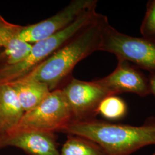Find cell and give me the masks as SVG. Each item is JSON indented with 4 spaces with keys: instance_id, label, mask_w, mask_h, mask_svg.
<instances>
[{
    "instance_id": "cell-9",
    "label": "cell",
    "mask_w": 155,
    "mask_h": 155,
    "mask_svg": "<svg viewBox=\"0 0 155 155\" xmlns=\"http://www.w3.org/2000/svg\"><path fill=\"white\" fill-rule=\"evenodd\" d=\"M13 147L28 155H60L55 133L13 130L0 136V148Z\"/></svg>"
},
{
    "instance_id": "cell-14",
    "label": "cell",
    "mask_w": 155,
    "mask_h": 155,
    "mask_svg": "<svg viewBox=\"0 0 155 155\" xmlns=\"http://www.w3.org/2000/svg\"><path fill=\"white\" fill-rule=\"evenodd\" d=\"M126 102L118 95L106 97L100 103L98 114L109 121H117L123 119L127 113Z\"/></svg>"
},
{
    "instance_id": "cell-7",
    "label": "cell",
    "mask_w": 155,
    "mask_h": 155,
    "mask_svg": "<svg viewBox=\"0 0 155 155\" xmlns=\"http://www.w3.org/2000/svg\"><path fill=\"white\" fill-rule=\"evenodd\" d=\"M97 3V0H72L52 16L41 21L24 26L19 37L32 45L48 38L68 27L83 12Z\"/></svg>"
},
{
    "instance_id": "cell-11",
    "label": "cell",
    "mask_w": 155,
    "mask_h": 155,
    "mask_svg": "<svg viewBox=\"0 0 155 155\" xmlns=\"http://www.w3.org/2000/svg\"><path fill=\"white\" fill-rule=\"evenodd\" d=\"M24 111L10 83L0 84V136L16 127Z\"/></svg>"
},
{
    "instance_id": "cell-13",
    "label": "cell",
    "mask_w": 155,
    "mask_h": 155,
    "mask_svg": "<svg viewBox=\"0 0 155 155\" xmlns=\"http://www.w3.org/2000/svg\"><path fill=\"white\" fill-rule=\"evenodd\" d=\"M60 155H106L98 144L89 139L73 134H67Z\"/></svg>"
},
{
    "instance_id": "cell-6",
    "label": "cell",
    "mask_w": 155,
    "mask_h": 155,
    "mask_svg": "<svg viewBox=\"0 0 155 155\" xmlns=\"http://www.w3.org/2000/svg\"><path fill=\"white\" fill-rule=\"evenodd\" d=\"M61 89L70 107L72 121L96 118L101 102L113 95L97 80L87 82L71 78Z\"/></svg>"
},
{
    "instance_id": "cell-15",
    "label": "cell",
    "mask_w": 155,
    "mask_h": 155,
    "mask_svg": "<svg viewBox=\"0 0 155 155\" xmlns=\"http://www.w3.org/2000/svg\"><path fill=\"white\" fill-rule=\"evenodd\" d=\"M140 32L143 38L155 41V0H150L147 4Z\"/></svg>"
},
{
    "instance_id": "cell-4",
    "label": "cell",
    "mask_w": 155,
    "mask_h": 155,
    "mask_svg": "<svg viewBox=\"0 0 155 155\" xmlns=\"http://www.w3.org/2000/svg\"><path fill=\"white\" fill-rule=\"evenodd\" d=\"M71 121L72 115L65 96L61 89H58L51 91L39 105L24 113L18 125L11 131L62 132Z\"/></svg>"
},
{
    "instance_id": "cell-8",
    "label": "cell",
    "mask_w": 155,
    "mask_h": 155,
    "mask_svg": "<svg viewBox=\"0 0 155 155\" xmlns=\"http://www.w3.org/2000/svg\"><path fill=\"white\" fill-rule=\"evenodd\" d=\"M113 72L105 77L97 80L113 95L129 93L145 97L150 95L148 78L139 68L129 62L117 59Z\"/></svg>"
},
{
    "instance_id": "cell-2",
    "label": "cell",
    "mask_w": 155,
    "mask_h": 155,
    "mask_svg": "<svg viewBox=\"0 0 155 155\" xmlns=\"http://www.w3.org/2000/svg\"><path fill=\"white\" fill-rule=\"evenodd\" d=\"M62 132L89 139L106 155H130L144 147L155 145V116L147 117L139 126L97 118L71 121Z\"/></svg>"
},
{
    "instance_id": "cell-3",
    "label": "cell",
    "mask_w": 155,
    "mask_h": 155,
    "mask_svg": "<svg viewBox=\"0 0 155 155\" xmlns=\"http://www.w3.org/2000/svg\"><path fill=\"white\" fill-rule=\"evenodd\" d=\"M97 6V3L87 9L68 27L32 44L28 55L21 61L0 66V84L11 83L25 76L53 55L96 16Z\"/></svg>"
},
{
    "instance_id": "cell-12",
    "label": "cell",
    "mask_w": 155,
    "mask_h": 155,
    "mask_svg": "<svg viewBox=\"0 0 155 155\" xmlns=\"http://www.w3.org/2000/svg\"><path fill=\"white\" fill-rule=\"evenodd\" d=\"M8 83L15 90L24 113L39 105L52 91L47 84L36 81L17 80Z\"/></svg>"
},
{
    "instance_id": "cell-1",
    "label": "cell",
    "mask_w": 155,
    "mask_h": 155,
    "mask_svg": "<svg viewBox=\"0 0 155 155\" xmlns=\"http://www.w3.org/2000/svg\"><path fill=\"white\" fill-rule=\"evenodd\" d=\"M109 24L107 17L98 13L86 27L53 55L17 80L41 82L47 84L51 91L61 89L62 84L64 85L71 78L73 69L79 61L100 51L103 34Z\"/></svg>"
},
{
    "instance_id": "cell-5",
    "label": "cell",
    "mask_w": 155,
    "mask_h": 155,
    "mask_svg": "<svg viewBox=\"0 0 155 155\" xmlns=\"http://www.w3.org/2000/svg\"><path fill=\"white\" fill-rule=\"evenodd\" d=\"M100 51L116 56L150 73L155 72V41L122 33L109 24L102 36Z\"/></svg>"
},
{
    "instance_id": "cell-17",
    "label": "cell",
    "mask_w": 155,
    "mask_h": 155,
    "mask_svg": "<svg viewBox=\"0 0 155 155\" xmlns=\"http://www.w3.org/2000/svg\"><path fill=\"white\" fill-rule=\"evenodd\" d=\"M152 155H155V151L153 153V154H152Z\"/></svg>"
},
{
    "instance_id": "cell-10",
    "label": "cell",
    "mask_w": 155,
    "mask_h": 155,
    "mask_svg": "<svg viewBox=\"0 0 155 155\" xmlns=\"http://www.w3.org/2000/svg\"><path fill=\"white\" fill-rule=\"evenodd\" d=\"M24 26L8 22L0 15V65H12L21 61L28 55L32 45L20 39L19 35Z\"/></svg>"
},
{
    "instance_id": "cell-16",
    "label": "cell",
    "mask_w": 155,
    "mask_h": 155,
    "mask_svg": "<svg viewBox=\"0 0 155 155\" xmlns=\"http://www.w3.org/2000/svg\"><path fill=\"white\" fill-rule=\"evenodd\" d=\"M147 78L149 84L150 94H152L155 98V72L150 73Z\"/></svg>"
}]
</instances>
